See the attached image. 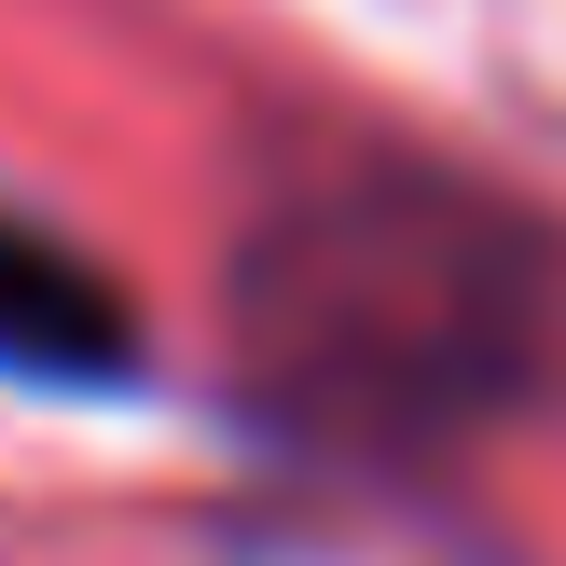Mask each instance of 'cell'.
I'll return each instance as SVG.
<instances>
[{
  "label": "cell",
  "mask_w": 566,
  "mask_h": 566,
  "mask_svg": "<svg viewBox=\"0 0 566 566\" xmlns=\"http://www.w3.org/2000/svg\"><path fill=\"white\" fill-rule=\"evenodd\" d=\"M566 387V235L457 166L291 180L235 249V401L291 457L429 470Z\"/></svg>",
  "instance_id": "cell-1"
},
{
  "label": "cell",
  "mask_w": 566,
  "mask_h": 566,
  "mask_svg": "<svg viewBox=\"0 0 566 566\" xmlns=\"http://www.w3.org/2000/svg\"><path fill=\"white\" fill-rule=\"evenodd\" d=\"M138 359H153V332H138L125 276L83 235L0 208V374L55 387V401H111V387H138Z\"/></svg>",
  "instance_id": "cell-2"
}]
</instances>
